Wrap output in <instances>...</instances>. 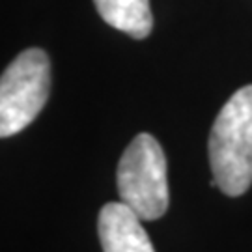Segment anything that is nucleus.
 <instances>
[{"label": "nucleus", "instance_id": "f257e3e1", "mask_svg": "<svg viewBox=\"0 0 252 252\" xmlns=\"http://www.w3.org/2000/svg\"><path fill=\"white\" fill-rule=\"evenodd\" d=\"M209 162L217 187L241 196L252 185V84L220 108L209 133Z\"/></svg>", "mask_w": 252, "mask_h": 252}, {"label": "nucleus", "instance_id": "f03ea898", "mask_svg": "<svg viewBox=\"0 0 252 252\" xmlns=\"http://www.w3.org/2000/svg\"><path fill=\"white\" fill-rule=\"evenodd\" d=\"M120 200L142 220H157L168 209L166 157L161 144L140 133L127 146L118 164Z\"/></svg>", "mask_w": 252, "mask_h": 252}, {"label": "nucleus", "instance_id": "7ed1b4c3", "mask_svg": "<svg viewBox=\"0 0 252 252\" xmlns=\"http://www.w3.org/2000/svg\"><path fill=\"white\" fill-rule=\"evenodd\" d=\"M51 92V62L45 51L27 49L0 75V138L30 126Z\"/></svg>", "mask_w": 252, "mask_h": 252}, {"label": "nucleus", "instance_id": "20e7f679", "mask_svg": "<svg viewBox=\"0 0 252 252\" xmlns=\"http://www.w3.org/2000/svg\"><path fill=\"white\" fill-rule=\"evenodd\" d=\"M97 232L105 252H155L142 219L124 202H108L101 207Z\"/></svg>", "mask_w": 252, "mask_h": 252}, {"label": "nucleus", "instance_id": "39448f33", "mask_svg": "<svg viewBox=\"0 0 252 252\" xmlns=\"http://www.w3.org/2000/svg\"><path fill=\"white\" fill-rule=\"evenodd\" d=\"M103 21L135 39H144L153 28L150 0H94Z\"/></svg>", "mask_w": 252, "mask_h": 252}]
</instances>
